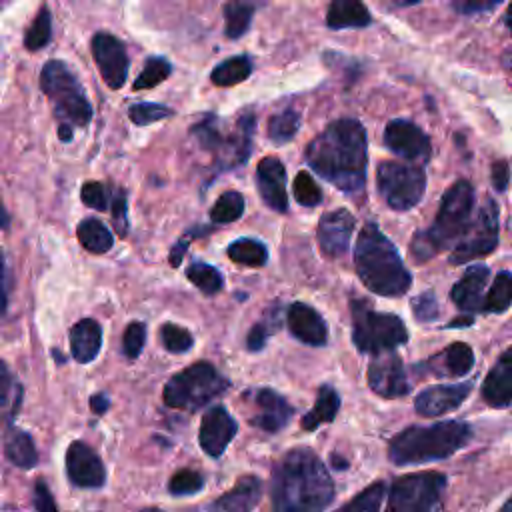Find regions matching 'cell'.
Returning <instances> with one entry per match:
<instances>
[{
  "label": "cell",
  "instance_id": "6da1fadb",
  "mask_svg": "<svg viewBox=\"0 0 512 512\" xmlns=\"http://www.w3.org/2000/svg\"><path fill=\"white\" fill-rule=\"evenodd\" d=\"M308 166L340 192L358 194L366 184V130L354 118L330 122L306 148Z\"/></svg>",
  "mask_w": 512,
  "mask_h": 512
},
{
  "label": "cell",
  "instance_id": "7a4b0ae2",
  "mask_svg": "<svg viewBox=\"0 0 512 512\" xmlns=\"http://www.w3.org/2000/svg\"><path fill=\"white\" fill-rule=\"evenodd\" d=\"M272 506L280 512H318L332 504L334 482L310 448H292L274 466Z\"/></svg>",
  "mask_w": 512,
  "mask_h": 512
},
{
  "label": "cell",
  "instance_id": "3957f363",
  "mask_svg": "<svg viewBox=\"0 0 512 512\" xmlns=\"http://www.w3.org/2000/svg\"><path fill=\"white\" fill-rule=\"evenodd\" d=\"M354 266L362 284L378 296H402L412 286L396 246L374 222H366L354 248Z\"/></svg>",
  "mask_w": 512,
  "mask_h": 512
},
{
  "label": "cell",
  "instance_id": "277c9868",
  "mask_svg": "<svg viewBox=\"0 0 512 512\" xmlns=\"http://www.w3.org/2000/svg\"><path fill=\"white\" fill-rule=\"evenodd\" d=\"M472 438L470 424L444 420L430 426H408L388 446V458L396 466L444 460L464 448Z\"/></svg>",
  "mask_w": 512,
  "mask_h": 512
},
{
  "label": "cell",
  "instance_id": "5b68a950",
  "mask_svg": "<svg viewBox=\"0 0 512 512\" xmlns=\"http://www.w3.org/2000/svg\"><path fill=\"white\" fill-rule=\"evenodd\" d=\"M474 208V188L468 180H456L444 192L438 214L430 228L414 234L410 252L416 262L430 260L440 250L450 248L460 240L464 230L472 220Z\"/></svg>",
  "mask_w": 512,
  "mask_h": 512
},
{
  "label": "cell",
  "instance_id": "8992f818",
  "mask_svg": "<svg viewBox=\"0 0 512 512\" xmlns=\"http://www.w3.org/2000/svg\"><path fill=\"white\" fill-rule=\"evenodd\" d=\"M352 342L364 354L394 350L408 342V330L400 316L376 312L368 300H352Z\"/></svg>",
  "mask_w": 512,
  "mask_h": 512
},
{
  "label": "cell",
  "instance_id": "52a82bcc",
  "mask_svg": "<svg viewBox=\"0 0 512 512\" xmlns=\"http://www.w3.org/2000/svg\"><path fill=\"white\" fill-rule=\"evenodd\" d=\"M228 384L230 382L210 362H196L166 382L164 402L170 408L198 410L224 394Z\"/></svg>",
  "mask_w": 512,
  "mask_h": 512
},
{
  "label": "cell",
  "instance_id": "ba28073f",
  "mask_svg": "<svg viewBox=\"0 0 512 512\" xmlns=\"http://www.w3.org/2000/svg\"><path fill=\"white\" fill-rule=\"evenodd\" d=\"M40 88L54 106V112L62 122L86 126L92 118V106L70 68L60 60L44 64L40 74Z\"/></svg>",
  "mask_w": 512,
  "mask_h": 512
},
{
  "label": "cell",
  "instance_id": "9c48e42d",
  "mask_svg": "<svg viewBox=\"0 0 512 512\" xmlns=\"http://www.w3.org/2000/svg\"><path fill=\"white\" fill-rule=\"evenodd\" d=\"M378 192L392 210L414 208L426 190V172L416 164L384 160L376 170Z\"/></svg>",
  "mask_w": 512,
  "mask_h": 512
},
{
  "label": "cell",
  "instance_id": "30bf717a",
  "mask_svg": "<svg viewBox=\"0 0 512 512\" xmlns=\"http://www.w3.org/2000/svg\"><path fill=\"white\" fill-rule=\"evenodd\" d=\"M446 476L440 472H416L392 482L388 510L394 512H430L442 506Z\"/></svg>",
  "mask_w": 512,
  "mask_h": 512
},
{
  "label": "cell",
  "instance_id": "8fae6325",
  "mask_svg": "<svg viewBox=\"0 0 512 512\" xmlns=\"http://www.w3.org/2000/svg\"><path fill=\"white\" fill-rule=\"evenodd\" d=\"M256 118L252 112L242 114L236 130L232 136H222L218 130V120L214 116L202 118L198 124L192 126V134L198 138V142L212 152H222L226 166H236L248 160L252 152V134H254Z\"/></svg>",
  "mask_w": 512,
  "mask_h": 512
},
{
  "label": "cell",
  "instance_id": "7c38bea8",
  "mask_svg": "<svg viewBox=\"0 0 512 512\" xmlns=\"http://www.w3.org/2000/svg\"><path fill=\"white\" fill-rule=\"evenodd\" d=\"M498 246V204L492 198H486L478 208L476 216L470 220L468 228L456 242L448 262L466 264L474 258L488 256Z\"/></svg>",
  "mask_w": 512,
  "mask_h": 512
},
{
  "label": "cell",
  "instance_id": "4fadbf2b",
  "mask_svg": "<svg viewBox=\"0 0 512 512\" xmlns=\"http://www.w3.org/2000/svg\"><path fill=\"white\" fill-rule=\"evenodd\" d=\"M368 386L382 398H400L410 392V384L402 366V360L392 350L378 352L368 364Z\"/></svg>",
  "mask_w": 512,
  "mask_h": 512
},
{
  "label": "cell",
  "instance_id": "5bb4252c",
  "mask_svg": "<svg viewBox=\"0 0 512 512\" xmlns=\"http://www.w3.org/2000/svg\"><path fill=\"white\" fill-rule=\"evenodd\" d=\"M384 144L396 156L406 160H430L432 144L428 134L410 120L396 118L384 128Z\"/></svg>",
  "mask_w": 512,
  "mask_h": 512
},
{
  "label": "cell",
  "instance_id": "9a60e30c",
  "mask_svg": "<svg viewBox=\"0 0 512 512\" xmlns=\"http://www.w3.org/2000/svg\"><path fill=\"white\" fill-rule=\"evenodd\" d=\"M92 54L104 82L114 90L120 88L126 82L128 64H130L124 44L112 34L98 32L92 38Z\"/></svg>",
  "mask_w": 512,
  "mask_h": 512
},
{
  "label": "cell",
  "instance_id": "2e32d148",
  "mask_svg": "<svg viewBox=\"0 0 512 512\" xmlns=\"http://www.w3.org/2000/svg\"><path fill=\"white\" fill-rule=\"evenodd\" d=\"M356 218L346 208L324 212L318 220V246L326 258H338L348 250Z\"/></svg>",
  "mask_w": 512,
  "mask_h": 512
},
{
  "label": "cell",
  "instance_id": "e0dca14e",
  "mask_svg": "<svg viewBox=\"0 0 512 512\" xmlns=\"http://www.w3.org/2000/svg\"><path fill=\"white\" fill-rule=\"evenodd\" d=\"M66 472L72 484L80 488H98L104 484L106 470L100 456L86 442H72L66 450Z\"/></svg>",
  "mask_w": 512,
  "mask_h": 512
},
{
  "label": "cell",
  "instance_id": "ac0fdd59",
  "mask_svg": "<svg viewBox=\"0 0 512 512\" xmlns=\"http://www.w3.org/2000/svg\"><path fill=\"white\" fill-rule=\"evenodd\" d=\"M236 432L238 424L230 416V412L224 406H214L202 418L198 442L208 456L218 458L224 454L226 446L232 442Z\"/></svg>",
  "mask_w": 512,
  "mask_h": 512
},
{
  "label": "cell",
  "instance_id": "d6986e66",
  "mask_svg": "<svg viewBox=\"0 0 512 512\" xmlns=\"http://www.w3.org/2000/svg\"><path fill=\"white\" fill-rule=\"evenodd\" d=\"M256 186L264 204L274 212L288 210L286 168L276 156H266L256 166Z\"/></svg>",
  "mask_w": 512,
  "mask_h": 512
},
{
  "label": "cell",
  "instance_id": "ffe728a7",
  "mask_svg": "<svg viewBox=\"0 0 512 512\" xmlns=\"http://www.w3.org/2000/svg\"><path fill=\"white\" fill-rule=\"evenodd\" d=\"M252 400H254L256 412L250 418V422L264 432L274 434L282 430L294 416V408L286 402L284 396H280L272 388H258Z\"/></svg>",
  "mask_w": 512,
  "mask_h": 512
},
{
  "label": "cell",
  "instance_id": "44dd1931",
  "mask_svg": "<svg viewBox=\"0 0 512 512\" xmlns=\"http://www.w3.org/2000/svg\"><path fill=\"white\" fill-rule=\"evenodd\" d=\"M474 366V352L466 342H454L442 352L434 354L422 364H416V372L432 374L438 378H456L470 372Z\"/></svg>",
  "mask_w": 512,
  "mask_h": 512
},
{
  "label": "cell",
  "instance_id": "7402d4cb",
  "mask_svg": "<svg viewBox=\"0 0 512 512\" xmlns=\"http://www.w3.org/2000/svg\"><path fill=\"white\" fill-rule=\"evenodd\" d=\"M472 384L462 382V384H446V386H432L422 390L416 400L414 408L420 416H442L452 410H456L466 396L470 394Z\"/></svg>",
  "mask_w": 512,
  "mask_h": 512
},
{
  "label": "cell",
  "instance_id": "603a6c76",
  "mask_svg": "<svg viewBox=\"0 0 512 512\" xmlns=\"http://www.w3.org/2000/svg\"><path fill=\"white\" fill-rule=\"evenodd\" d=\"M286 322L292 336L308 346H324L328 342V326L324 318L304 302L290 304Z\"/></svg>",
  "mask_w": 512,
  "mask_h": 512
},
{
  "label": "cell",
  "instance_id": "cb8c5ba5",
  "mask_svg": "<svg viewBox=\"0 0 512 512\" xmlns=\"http://www.w3.org/2000/svg\"><path fill=\"white\" fill-rule=\"evenodd\" d=\"M480 392L484 402L492 408H506L512 404V348L500 354L486 374Z\"/></svg>",
  "mask_w": 512,
  "mask_h": 512
},
{
  "label": "cell",
  "instance_id": "d4e9b609",
  "mask_svg": "<svg viewBox=\"0 0 512 512\" xmlns=\"http://www.w3.org/2000/svg\"><path fill=\"white\" fill-rule=\"evenodd\" d=\"M490 278V270L484 264L470 266L462 278L452 286V302L466 314L482 310V292Z\"/></svg>",
  "mask_w": 512,
  "mask_h": 512
},
{
  "label": "cell",
  "instance_id": "484cf974",
  "mask_svg": "<svg viewBox=\"0 0 512 512\" xmlns=\"http://www.w3.org/2000/svg\"><path fill=\"white\" fill-rule=\"evenodd\" d=\"M262 496V482L258 476H242L232 490L222 494L212 508L226 512H246L252 510Z\"/></svg>",
  "mask_w": 512,
  "mask_h": 512
},
{
  "label": "cell",
  "instance_id": "4316f807",
  "mask_svg": "<svg viewBox=\"0 0 512 512\" xmlns=\"http://www.w3.org/2000/svg\"><path fill=\"white\" fill-rule=\"evenodd\" d=\"M102 346V328L96 320L84 318L70 330V350L74 360L86 364L92 362Z\"/></svg>",
  "mask_w": 512,
  "mask_h": 512
},
{
  "label": "cell",
  "instance_id": "83f0119b",
  "mask_svg": "<svg viewBox=\"0 0 512 512\" xmlns=\"http://www.w3.org/2000/svg\"><path fill=\"white\" fill-rule=\"evenodd\" d=\"M326 24L332 30L340 28H364L370 24V12L362 0H332Z\"/></svg>",
  "mask_w": 512,
  "mask_h": 512
},
{
  "label": "cell",
  "instance_id": "f1b7e54d",
  "mask_svg": "<svg viewBox=\"0 0 512 512\" xmlns=\"http://www.w3.org/2000/svg\"><path fill=\"white\" fill-rule=\"evenodd\" d=\"M340 410V396L334 390V386L330 384H322L318 388V396H316V404L310 412H306L300 420V426L308 432L316 430L320 424L324 422H332L336 418Z\"/></svg>",
  "mask_w": 512,
  "mask_h": 512
},
{
  "label": "cell",
  "instance_id": "f546056e",
  "mask_svg": "<svg viewBox=\"0 0 512 512\" xmlns=\"http://www.w3.org/2000/svg\"><path fill=\"white\" fill-rule=\"evenodd\" d=\"M4 452H6V458L20 468H32L38 462V452L34 448L32 438L18 428L8 430Z\"/></svg>",
  "mask_w": 512,
  "mask_h": 512
},
{
  "label": "cell",
  "instance_id": "4dcf8cb0",
  "mask_svg": "<svg viewBox=\"0 0 512 512\" xmlns=\"http://www.w3.org/2000/svg\"><path fill=\"white\" fill-rule=\"evenodd\" d=\"M228 258L236 264L250 266V268H260L268 262V248L254 238H238L234 240L228 250Z\"/></svg>",
  "mask_w": 512,
  "mask_h": 512
},
{
  "label": "cell",
  "instance_id": "1f68e13d",
  "mask_svg": "<svg viewBox=\"0 0 512 512\" xmlns=\"http://www.w3.org/2000/svg\"><path fill=\"white\" fill-rule=\"evenodd\" d=\"M78 240L88 252H94V254H104L114 244L112 232L100 220H94V218H86L80 222Z\"/></svg>",
  "mask_w": 512,
  "mask_h": 512
},
{
  "label": "cell",
  "instance_id": "d6a6232c",
  "mask_svg": "<svg viewBox=\"0 0 512 512\" xmlns=\"http://www.w3.org/2000/svg\"><path fill=\"white\" fill-rule=\"evenodd\" d=\"M250 74H252V60L242 54V56H232V58L220 62L212 70L210 80L216 86H234V84L244 82Z\"/></svg>",
  "mask_w": 512,
  "mask_h": 512
},
{
  "label": "cell",
  "instance_id": "836d02e7",
  "mask_svg": "<svg viewBox=\"0 0 512 512\" xmlns=\"http://www.w3.org/2000/svg\"><path fill=\"white\" fill-rule=\"evenodd\" d=\"M512 304V274L502 270L496 274L488 296L482 300V310L486 314H500Z\"/></svg>",
  "mask_w": 512,
  "mask_h": 512
},
{
  "label": "cell",
  "instance_id": "e575fe53",
  "mask_svg": "<svg viewBox=\"0 0 512 512\" xmlns=\"http://www.w3.org/2000/svg\"><path fill=\"white\" fill-rule=\"evenodd\" d=\"M300 128V112L294 108H288L284 112L274 114L268 120V138L274 144H286L290 142Z\"/></svg>",
  "mask_w": 512,
  "mask_h": 512
},
{
  "label": "cell",
  "instance_id": "d590c367",
  "mask_svg": "<svg viewBox=\"0 0 512 512\" xmlns=\"http://www.w3.org/2000/svg\"><path fill=\"white\" fill-rule=\"evenodd\" d=\"M254 8L242 0H230L224 6V20H226V36L240 38L252 22Z\"/></svg>",
  "mask_w": 512,
  "mask_h": 512
},
{
  "label": "cell",
  "instance_id": "8d00e7d4",
  "mask_svg": "<svg viewBox=\"0 0 512 512\" xmlns=\"http://www.w3.org/2000/svg\"><path fill=\"white\" fill-rule=\"evenodd\" d=\"M244 214V198L236 190H226L220 194V198L214 202L210 210V220L214 224H228L238 220Z\"/></svg>",
  "mask_w": 512,
  "mask_h": 512
},
{
  "label": "cell",
  "instance_id": "74e56055",
  "mask_svg": "<svg viewBox=\"0 0 512 512\" xmlns=\"http://www.w3.org/2000/svg\"><path fill=\"white\" fill-rule=\"evenodd\" d=\"M186 276L188 280L200 288L204 294H216L222 290L224 286V278L222 274L218 272V268L210 266V264H204V262H194L188 266L186 270Z\"/></svg>",
  "mask_w": 512,
  "mask_h": 512
},
{
  "label": "cell",
  "instance_id": "f35d334b",
  "mask_svg": "<svg viewBox=\"0 0 512 512\" xmlns=\"http://www.w3.org/2000/svg\"><path fill=\"white\" fill-rule=\"evenodd\" d=\"M52 18H50V10L48 6H42L40 12L36 14V18L32 20L30 28L26 30L24 36V46L28 50H40L42 46H46L50 42L52 36Z\"/></svg>",
  "mask_w": 512,
  "mask_h": 512
},
{
  "label": "cell",
  "instance_id": "ab89813d",
  "mask_svg": "<svg viewBox=\"0 0 512 512\" xmlns=\"http://www.w3.org/2000/svg\"><path fill=\"white\" fill-rule=\"evenodd\" d=\"M172 72V66L168 60L160 58V56H154V58H148L146 66L142 68L140 76L134 80V90H148V88H154L158 86L160 82H164Z\"/></svg>",
  "mask_w": 512,
  "mask_h": 512
},
{
  "label": "cell",
  "instance_id": "60d3db41",
  "mask_svg": "<svg viewBox=\"0 0 512 512\" xmlns=\"http://www.w3.org/2000/svg\"><path fill=\"white\" fill-rule=\"evenodd\" d=\"M384 492H386V484L384 482H374L368 488H364L362 492H358L350 502H346L342 510L374 512V510H378L382 506Z\"/></svg>",
  "mask_w": 512,
  "mask_h": 512
},
{
  "label": "cell",
  "instance_id": "b9f144b4",
  "mask_svg": "<svg viewBox=\"0 0 512 512\" xmlns=\"http://www.w3.org/2000/svg\"><path fill=\"white\" fill-rule=\"evenodd\" d=\"M294 198L298 204L302 206H318L322 202V190L320 186L316 184V180L312 178L310 172L302 170L296 174V180H294Z\"/></svg>",
  "mask_w": 512,
  "mask_h": 512
},
{
  "label": "cell",
  "instance_id": "7bdbcfd3",
  "mask_svg": "<svg viewBox=\"0 0 512 512\" xmlns=\"http://www.w3.org/2000/svg\"><path fill=\"white\" fill-rule=\"evenodd\" d=\"M160 338H162L164 348L170 352H186L194 344L192 334L178 324H164L160 328Z\"/></svg>",
  "mask_w": 512,
  "mask_h": 512
},
{
  "label": "cell",
  "instance_id": "ee69618b",
  "mask_svg": "<svg viewBox=\"0 0 512 512\" xmlns=\"http://www.w3.org/2000/svg\"><path fill=\"white\" fill-rule=\"evenodd\" d=\"M202 486H204V478L196 470H180L168 482V490L174 496L196 494L198 490H202Z\"/></svg>",
  "mask_w": 512,
  "mask_h": 512
},
{
  "label": "cell",
  "instance_id": "f6af8a7d",
  "mask_svg": "<svg viewBox=\"0 0 512 512\" xmlns=\"http://www.w3.org/2000/svg\"><path fill=\"white\" fill-rule=\"evenodd\" d=\"M128 114H130V120H132L134 124L146 126V124H152V122H156V120H162V118L172 116V110H170L168 106H162V104L140 102V104L130 106Z\"/></svg>",
  "mask_w": 512,
  "mask_h": 512
},
{
  "label": "cell",
  "instance_id": "bcb514c9",
  "mask_svg": "<svg viewBox=\"0 0 512 512\" xmlns=\"http://www.w3.org/2000/svg\"><path fill=\"white\" fill-rule=\"evenodd\" d=\"M412 314L420 320V322H432L438 318L440 314V306L438 300L432 292H422L412 300Z\"/></svg>",
  "mask_w": 512,
  "mask_h": 512
},
{
  "label": "cell",
  "instance_id": "7dc6e473",
  "mask_svg": "<svg viewBox=\"0 0 512 512\" xmlns=\"http://www.w3.org/2000/svg\"><path fill=\"white\" fill-rule=\"evenodd\" d=\"M144 342H146V326L142 322L128 324V328L124 332V342H122L124 354L128 358H136L140 354Z\"/></svg>",
  "mask_w": 512,
  "mask_h": 512
},
{
  "label": "cell",
  "instance_id": "c3c4849f",
  "mask_svg": "<svg viewBox=\"0 0 512 512\" xmlns=\"http://www.w3.org/2000/svg\"><path fill=\"white\" fill-rule=\"evenodd\" d=\"M82 202L90 208L96 210H106L108 208V196H106V188L100 182H86L82 186Z\"/></svg>",
  "mask_w": 512,
  "mask_h": 512
},
{
  "label": "cell",
  "instance_id": "681fc988",
  "mask_svg": "<svg viewBox=\"0 0 512 512\" xmlns=\"http://www.w3.org/2000/svg\"><path fill=\"white\" fill-rule=\"evenodd\" d=\"M504 0H452V6L460 14H480L496 8Z\"/></svg>",
  "mask_w": 512,
  "mask_h": 512
},
{
  "label": "cell",
  "instance_id": "f907efd6",
  "mask_svg": "<svg viewBox=\"0 0 512 512\" xmlns=\"http://www.w3.org/2000/svg\"><path fill=\"white\" fill-rule=\"evenodd\" d=\"M270 320H262L258 324H254L246 336V346L250 352H258L264 348V344L268 342V336H270V326H268Z\"/></svg>",
  "mask_w": 512,
  "mask_h": 512
},
{
  "label": "cell",
  "instance_id": "816d5d0a",
  "mask_svg": "<svg viewBox=\"0 0 512 512\" xmlns=\"http://www.w3.org/2000/svg\"><path fill=\"white\" fill-rule=\"evenodd\" d=\"M112 216H114V224H116L118 234L124 236V234H126V228H128L126 198H124V194H118V196L112 200Z\"/></svg>",
  "mask_w": 512,
  "mask_h": 512
},
{
  "label": "cell",
  "instance_id": "f5cc1de1",
  "mask_svg": "<svg viewBox=\"0 0 512 512\" xmlns=\"http://www.w3.org/2000/svg\"><path fill=\"white\" fill-rule=\"evenodd\" d=\"M492 172V186L498 190V192H504L508 188V180H510V170H508V164L504 160H496L490 168Z\"/></svg>",
  "mask_w": 512,
  "mask_h": 512
},
{
  "label": "cell",
  "instance_id": "db71d44e",
  "mask_svg": "<svg viewBox=\"0 0 512 512\" xmlns=\"http://www.w3.org/2000/svg\"><path fill=\"white\" fill-rule=\"evenodd\" d=\"M34 506L40 512H48V510H56V504L48 492V488L44 486V482H36L34 488Z\"/></svg>",
  "mask_w": 512,
  "mask_h": 512
},
{
  "label": "cell",
  "instance_id": "11a10c76",
  "mask_svg": "<svg viewBox=\"0 0 512 512\" xmlns=\"http://www.w3.org/2000/svg\"><path fill=\"white\" fill-rule=\"evenodd\" d=\"M12 388V378L10 372L6 368V364L0 360V406H4L8 402V394Z\"/></svg>",
  "mask_w": 512,
  "mask_h": 512
},
{
  "label": "cell",
  "instance_id": "9f6ffc18",
  "mask_svg": "<svg viewBox=\"0 0 512 512\" xmlns=\"http://www.w3.org/2000/svg\"><path fill=\"white\" fill-rule=\"evenodd\" d=\"M108 400H106V396L104 394H94L92 398H90V408L96 412V414H104L106 410H108Z\"/></svg>",
  "mask_w": 512,
  "mask_h": 512
},
{
  "label": "cell",
  "instance_id": "6f0895ef",
  "mask_svg": "<svg viewBox=\"0 0 512 512\" xmlns=\"http://www.w3.org/2000/svg\"><path fill=\"white\" fill-rule=\"evenodd\" d=\"M6 302L8 298H6V284H4V256L0 252V314H4Z\"/></svg>",
  "mask_w": 512,
  "mask_h": 512
},
{
  "label": "cell",
  "instance_id": "680465c9",
  "mask_svg": "<svg viewBox=\"0 0 512 512\" xmlns=\"http://www.w3.org/2000/svg\"><path fill=\"white\" fill-rule=\"evenodd\" d=\"M470 324H474L472 314H468V316H460V318H454L452 322H448V324H446V328H460V326H470Z\"/></svg>",
  "mask_w": 512,
  "mask_h": 512
},
{
  "label": "cell",
  "instance_id": "91938a15",
  "mask_svg": "<svg viewBox=\"0 0 512 512\" xmlns=\"http://www.w3.org/2000/svg\"><path fill=\"white\" fill-rule=\"evenodd\" d=\"M58 136H60V140H70V138H72V128H70V124L62 122L60 128H58Z\"/></svg>",
  "mask_w": 512,
  "mask_h": 512
},
{
  "label": "cell",
  "instance_id": "94428289",
  "mask_svg": "<svg viewBox=\"0 0 512 512\" xmlns=\"http://www.w3.org/2000/svg\"><path fill=\"white\" fill-rule=\"evenodd\" d=\"M8 222H10V216H8L6 208L0 204V228H6V226H8Z\"/></svg>",
  "mask_w": 512,
  "mask_h": 512
},
{
  "label": "cell",
  "instance_id": "6125c7cd",
  "mask_svg": "<svg viewBox=\"0 0 512 512\" xmlns=\"http://www.w3.org/2000/svg\"><path fill=\"white\" fill-rule=\"evenodd\" d=\"M502 62H504V66H506V68H510V70H512V50H508V52L502 56Z\"/></svg>",
  "mask_w": 512,
  "mask_h": 512
},
{
  "label": "cell",
  "instance_id": "be15d7a7",
  "mask_svg": "<svg viewBox=\"0 0 512 512\" xmlns=\"http://www.w3.org/2000/svg\"><path fill=\"white\" fill-rule=\"evenodd\" d=\"M332 462H336L334 466H336L338 470H342V468H346V466H348V464H346V460H340L338 456H332Z\"/></svg>",
  "mask_w": 512,
  "mask_h": 512
},
{
  "label": "cell",
  "instance_id": "e7e4bbea",
  "mask_svg": "<svg viewBox=\"0 0 512 512\" xmlns=\"http://www.w3.org/2000/svg\"><path fill=\"white\" fill-rule=\"evenodd\" d=\"M506 26L512 30V4H510L508 10H506Z\"/></svg>",
  "mask_w": 512,
  "mask_h": 512
},
{
  "label": "cell",
  "instance_id": "03108f58",
  "mask_svg": "<svg viewBox=\"0 0 512 512\" xmlns=\"http://www.w3.org/2000/svg\"><path fill=\"white\" fill-rule=\"evenodd\" d=\"M394 4H398V6H410V4H416V2H420V0H392Z\"/></svg>",
  "mask_w": 512,
  "mask_h": 512
},
{
  "label": "cell",
  "instance_id": "003e7915",
  "mask_svg": "<svg viewBox=\"0 0 512 512\" xmlns=\"http://www.w3.org/2000/svg\"><path fill=\"white\" fill-rule=\"evenodd\" d=\"M502 510H506V512H512V496L502 504Z\"/></svg>",
  "mask_w": 512,
  "mask_h": 512
}]
</instances>
